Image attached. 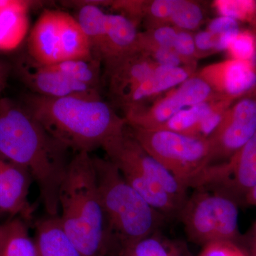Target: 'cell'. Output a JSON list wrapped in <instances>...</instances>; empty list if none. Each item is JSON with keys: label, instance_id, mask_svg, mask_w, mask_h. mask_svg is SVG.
I'll return each mask as SVG.
<instances>
[{"label": "cell", "instance_id": "obj_1", "mask_svg": "<svg viewBox=\"0 0 256 256\" xmlns=\"http://www.w3.org/2000/svg\"><path fill=\"white\" fill-rule=\"evenodd\" d=\"M69 151L23 104L0 98V154L28 172L50 216H60L58 194L72 160Z\"/></svg>", "mask_w": 256, "mask_h": 256}, {"label": "cell", "instance_id": "obj_2", "mask_svg": "<svg viewBox=\"0 0 256 256\" xmlns=\"http://www.w3.org/2000/svg\"><path fill=\"white\" fill-rule=\"evenodd\" d=\"M23 104L55 139L76 153L102 148L128 127L100 92L64 98L32 94Z\"/></svg>", "mask_w": 256, "mask_h": 256}, {"label": "cell", "instance_id": "obj_3", "mask_svg": "<svg viewBox=\"0 0 256 256\" xmlns=\"http://www.w3.org/2000/svg\"><path fill=\"white\" fill-rule=\"evenodd\" d=\"M58 203L62 228L82 256H114L90 153L78 152L70 160Z\"/></svg>", "mask_w": 256, "mask_h": 256}, {"label": "cell", "instance_id": "obj_4", "mask_svg": "<svg viewBox=\"0 0 256 256\" xmlns=\"http://www.w3.org/2000/svg\"><path fill=\"white\" fill-rule=\"evenodd\" d=\"M92 160L118 256L124 248L160 230L168 218L150 205L108 158L94 156Z\"/></svg>", "mask_w": 256, "mask_h": 256}, {"label": "cell", "instance_id": "obj_5", "mask_svg": "<svg viewBox=\"0 0 256 256\" xmlns=\"http://www.w3.org/2000/svg\"><path fill=\"white\" fill-rule=\"evenodd\" d=\"M102 149L126 182L153 208L170 213L174 208V198L183 208L190 196L188 188L142 148L128 126Z\"/></svg>", "mask_w": 256, "mask_h": 256}, {"label": "cell", "instance_id": "obj_6", "mask_svg": "<svg viewBox=\"0 0 256 256\" xmlns=\"http://www.w3.org/2000/svg\"><path fill=\"white\" fill-rule=\"evenodd\" d=\"M238 202L220 190H195L178 218L190 242L204 246L218 242H236L240 238Z\"/></svg>", "mask_w": 256, "mask_h": 256}, {"label": "cell", "instance_id": "obj_7", "mask_svg": "<svg viewBox=\"0 0 256 256\" xmlns=\"http://www.w3.org/2000/svg\"><path fill=\"white\" fill-rule=\"evenodd\" d=\"M128 129L142 148L188 188H192L204 170L213 164L210 140L164 130L129 126Z\"/></svg>", "mask_w": 256, "mask_h": 256}, {"label": "cell", "instance_id": "obj_8", "mask_svg": "<svg viewBox=\"0 0 256 256\" xmlns=\"http://www.w3.org/2000/svg\"><path fill=\"white\" fill-rule=\"evenodd\" d=\"M218 96L195 74L152 105L143 104L126 109L124 118L129 127L154 130L184 109L214 100Z\"/></svg>", "mask_w": 256, "mask_h": 256}, {"label": "cell", "instance_id": "obj_9", "mask_svg": "<svg viewBox=\"0 0 256 256\" xmlns=\"http://www.w3.org/2000/svg\"><path fill=\"white\" fill-rule=\"evenodd\" d=\"M256 184V133L225 162L210 164L197 178L192 188H216L244 202Z\"/></svg>", "mask_w": 256, "mask_h": 256}, {"label": "cell", "instance_id": "obj_10", "mask_svg": "<svg viewBox=\"0 0 256 256\" xmlns=\"http://www.w3.org/2000/svg\"><path fill=\"white\" fill-rule=\"evenodd\" d=\"M256 133V94L254 90L230 106L210 138L213 162L232 158Z\"/></svg>", "mask_w": 256, "mask_h": 256}, {"label": "cell", "instance_id": "obj_11", "mask_svg": "<svg viewBox=\"0 0 256 256\" xmlns=\"http://www.w3.org/2000/svg\"><path fill=\"white\" fill-rule=\"evenodd\" d=\"M216 95L238 100L256 88V62L229 60L212 64L196 74Z\"/></svg>", "mask_w": 256, "mask_h": 256}, {"label": "cell", "instance_id": "obj_12", "mask_svg": "<svg viewBox=\"0 0 256 256\" xmlns=\"http://www.w3.org/2000/svg\"><path fill=\"white\" fill-rule=\"evenodd\" d=\"M24 82L34 94L50 98H64L100 92L87 86L74 82L60 72L54 64L42 65L28 57L20 65Z\"/></svg>", "mask_w": 256, "mask_h": 256}, {"label": "cell", "instance_id": "obj_13", "mask_svg": "<svg viewBox=\"0 0 256 256\" xmlns=\"http://www.w3.org/2000/svg\"><path fill=\"white\" fill-rule=\"evenodd\" d=\"M32 180L28 171L0 154V213L32 220L28 200Z\"/></svg>", "mask_w": 256, "mask_h": 256}, {"label": "cell", "instance_id": "obj_14", "mask_svg": "<svg viewBox=\"0 0 256 256\" xmlns=\"http://www.w3.org/2000/svg\"><path fill=\"white\" fill-rule=\"evenodd\" d=\"M106 66L111 97L120 106L158 67L148 56L137 52Z\"/></svg>", "mask_w": 256, "mask_h": 256}, {"label": "cell", "instance_id": "obj_15", "mask_svg": "<svg viewBox=\"0 0 256 256\" xmlns=\"http://www.w3.org/2000/svg\"><path fill=\"white\" fill-rule=\"evenodd\" d=\"M60 11L45 10L32 28L28 42V54L42 65L62 62L60 40Z\"/></svg>", "mask_w": 256, "mask_h": 256}, {"label": "cell", "instance_id": "obj_16", "mask_svg": "<svg viewBox=\"0 0 256 256\" xmlns=\"http://www.w3.org/2000/svg\"><path fill=\"white\" fill-rule=\"evenodd\" d=\"M138 25L122 14H108L101 62L105 65L137 53Z\"/></svg>", "mask_w": 256, "mask_h": 256}, {"label": "cell", "instance_id": "obj_17", "mask_svg": "<svg viewBox=\"0 0 256 256\" xmlns=\"http://www.w3.org/2000/svg\"><path fill=\"white\" fill-rule=\"evenodd\" d=\"M111 3L112 1L109 0L62 2V4L66 6H75L78 9V14L75 18L86 35L94 58L100 62L107 34L108 18V14H106L102 10V6H110Z\"/></svg>", "mask_w": 256, "mask_h": 256}, {"label": "cell", "instance_id": "obj_18", "mask_svg": "<svg viewBox=\"0 0 256 256\" xmlns=\"http://www.w3.org/2000/svg\"><path fill=\"white\" fill-rule=\"evenodd\" d=\"M194 72L188 67L158 66L150 76L131 92L120 106L124 110L144 104L152 98L181 85L194 75Z\"/></svg>", "mask_w": 256, "mask_h": 256}, {"label": "cell", "instance_id": "obj_19", "mask_svg": "<svg viewBox=\"0 0 256 256\" xmlns=\"http://www.w3.org/2000/svg\"><path fill=\"white\" fill-rule=\"evenodd\" d=\"M34 226L38 256H82L62 228L58 216H47Z\"/></svg>", "mask_w": 256, "mask_h": 256}, {"label": "cell", "instance_id": "obj_20", "mask_svg": "<svg viewBox=\"0 0 256 256\" xmlns=\"http://www.w3.org/2000/svg\"><path fill=\"white\" fill-rule=\"evenodd\" d=\"M36 2L16 0L14 4L0 10V50H16L28 35V12Z\"/></svg>", "mask_w": 256, "mask_h": 256}, {"label": "cell", "instance_id": "obj_21", "mask_svg": "<svg viewBox=\"0 0 256 256\" xmlns=\"http://www.w3.org/2000/svg\"><path fill=\"white\" fill-rule=\"evenodd\" d=\"M60 52L62 60H90L95 58L86 35L76 18L60 11Z\"/></svg>", "mask_w": 256, "mask_h": 256}, {"label": "cell", "instance_id": "obj_22", "mask_svg": "<svg viewBox=\"0 0 256 256\" xmlns=\"http://www.w3.org/2000/svg\"><path fill=\"white\" fill-rule=\"evenodd\" d=\"M118 256H193L182 240L165 236L160 230L124 248Z\"/></svg>", "mask_w": 256, "mask_h": 256}, {"label": "cell", "instance_id": "obj_23", "mask_svg": "<svg viewBox=\"0 0 256 256\" xmlns=\"http://www.w3.org/2000/svg\"><path fill=\"white\" fill-rule=\"evenodd\" d=\"M6 223V233L0 256H38L34 239L28 230V222L15 217Z\"/></svg>", "mask_w": 256, "mask_h": 256}, {"label": "cell", "instance_id": "obj_24", "mask_svg": "<svg viewBox=\"0 0 256 256\" xmlns=\"http://www.w3.org/2000/svg\"><path fill=\"white\" fill-rule=\"evenodd\" d=\"M223 98L218 96L214 100L184 109L162 126L154 130H164L191 136L202 120L214 110L218 101Z\"/></svg>", "mask_w": 256, "mask_h": 256}, {"label": "cell", "instance_id": "obj_25", "mask_svg": "<svg viewBox=\"0 0 256 256\" xmlns=\"http://www.w3.org/2000/svg\"><path fill=\"white\" fill-rule=\"evenodd\" d=\"M204 18V14L200 4L190 0H180L169 24L178 30L191 32L200 28Z\"/></svg>", "mask_w": 256, "mask_h": 256}, {"label": "cell", "instance_id": "obj_26", "mask_svg": "<svg viewBox=\"0 0 256 256\" xmlns=\"http://www.w3.org/2000/svg\"><path fill=\"white\" fill-rule=\"evenodd\" d=\"M214 6L220 16L234 18L236 21L255 23L256 1L254 0H216Z\"/></svg>", "mask_w": 256, "mask_h": 256}, {"label": "cell", "instance_id": "obj_27", "mask_svg": "<svg viewBox=\"0 0 256 256\" xmlns=\"http://www.w3.org/2000/svg\"><path fill=\"white\" fill-rule=\"evenodd\" d=\"M178 34V28L171 25H164L140 32L137 52L149 46L173 50Z\"/></svg>", "mask_w": 256, "mask_h": 256}, {"label": "cell", "instance_id": "obj_28", "mask_svg": "<svg viewBox=\"0 0 256 256\" xmlns=\"http://www.w3.org/2000/svg\"><path fill=\"white\" fill-rule=\"evenodd\" d=\"M232 60L256 62V36L250 31H240L229 46Z\"/></svg>", "mask_w": 256, "mask_h": 256}, {"label": "cell", "instance_id": "obj_29", "mask_svg": "<svg viewBox=\"0 0 256 256\" xmlns=\"http://www.w3.org/2000/svg\"><path fill=\"white\" fill-rule=\"evenodd\" d=\"M173 50L182 60L185 67L195 70L198 57L195 45L194 36L191 32L178 30Z\"/></svg>", "mask_w": 256, "mask_h": 256}, {"label": "cell", "instance_id": "obj_30", "mask_svg": "<svg viewBox=\"0 0 256 256\" xmlns=\"http://www.w3.org/2000/svg\"><path fill=\"white\" fill-rule=\"evenodd\" d=\"M149 2L144 0H118L112 1L110 6L138 25L146 18Z\"/></svg>", "mask_w": 256, "mask_h": 256}, {"label": "cell", "instance_id": "obj_31", "mask_svg": "<svg viewBox=\"0 0 256 256\" xmlns=\"http://www.w3.org/2000/svg\"><path fill=\"white\" fill-rule=\"evenodd\" d=\"M138 52L149 56L160 66L185 67L182 60L174 50L149 46L141 48Z\"/></svg>", "mask_w": 256, "mask_h": 256}, {"label": "cell", "instance_id": "obj_32", "mask_svg": "<svg viewBox=\"0 0 256 256\" xmlns=\"http://www.w3.org/2000/svg\"><path fill=\"white\" fill-rule=\"evenodd\" d=\"M198 256H250L237 242H218L204 246Z\"/></svg>", "mask_w": 256, "mask_h": 256}, {"label": "cell", "instance_id": "obj_33", "mask_svg": "<svg viewBox=\"0 0 256 256\" xmlns=\"http://www.w3.org/2000/svg\"><path fill=\"white\" fill-rule=\"evenodd\" d=\"M218 36L208 31L198 32L194 36L195 45L198 60L200 56L215 52Z\"/></svg>", "mask_w": 256, "mask_h": 256}, {"label": "cell", "instance_id": "obj_34", "mask_svg": "<svg viewBox=\"0 0 256 256\" xmlns=\"http://www.w3.org/2000/svg\"><path fill=\"white\" fill-rule=\"evenodd\" d=\"M240 30L238 21L226 16H220L210 22L207 31L214 34L220 36L229 32Z\"/></svg>", "mask_w": 256, "mask_h": 256}, {"label": "cell", "instance_id": "obj_35", "mask_svg": "<svg viewBox=\"0 0 256 256\" xmlns=\"http://www.w3.org/2000/svg\"><path fill=\"white\" fill-rule=\"evenodd\" d=\"M10 69L8 66L0 62V96L4 90L9 78Z\"/></svg>", "mask_w": 256, "mask_h": 256}, {"label": "cell", "instance_id": "obj_36", "mask_svg": "<svg viewBox=\"0 0 256 256\" xmlns=\"http://www.w3.org/2000/svg\"><path fill=\"white\" fill-rule=\"evenodd\" d=\"M249 255L250 256H256V223L254 225V228L250 233V237H249Z\"/></svg>", "mask_w": 256, "mask_h": 256}, {"label": "cell", "instance_id": "obj_37", "mask_svg": "<svg viewBox=\"0 0 256 256\" xmlns=\"http://www.w3.org/2000/svg\"><path fill=\"white\" fill-rule=\"evenodd\" d=\"M244 203L249 205V206H252L256 207V184L254 188L250 190V192L248 194Z\"/></svg>", "mask_w": 256, "mask_h": 256}, {"label": "cell", "instance_id": "obj_38", "mask_svg": "<svg viewBox=\"0 0 256 256\" xmlns=\"http://www.w3.org/2000/svg\"><path fill=\"white\" fill-rule=\"evenodd\" d=\"M6 223L0 224V252L4 245L5 237H6Z\"/></svg>", "mask_w": 256, "mask_h": 256}, {"label": "cell", "instance_id": "obj_39", "mask_svg": "<svg viewBox=\"0 0 256 256\" xmlns=\"http://www.w3.org/2000/svg\"><path fill=\"white\" fill-rule=\"evenodd\" d=\"M16 0H0V10L9 8L14 4Z\"/></svg>", "mask_w": 256, "mask_h": 256}, {"label": "cell", "instance_id": "obj_40", "mask_svg": "<svg viewBox=\"0 0 256 256\" xmlns=\"http://www.w3.org/2000/svg\"><path fill=\"white\" fill-rule=\"evenodd\" d=\"M254 28H256V14L255 23H254ZM255 35H256V34H255Z\"/></svg>", "mask_w": 256, "mask_h": 256}, {"label": "cell", "instance_id": "obj_41", "mask_svg": "<svg viewBox=\"0 0 256 256\" xmlns=\"http://www.w3.org/2000/svg\"><path fill=\"white\" fill-rule=\"evenodd\" d=\"M254 92H255L256 94V88L255 89H254Z\"/></svg>", "mask_w": 256, "mask_h": 256}, {"label": "cell", "instance_id": "obj_42", "mask_svg": "<svg viewBox=\"0 0 256 256\" xmlns=\"http://www.w3.org/2000/svg\"><path fill=\"white\" fill-rule=\"evenodd\" d=\"M0 214H1V213H0Z\"/></svg>", "mask_w": 256, "mask_h": 256}]
</instances>
